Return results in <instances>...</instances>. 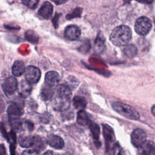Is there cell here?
I'll return each mask as SVG.
<instances>
[{
  "mask_svg": "<svg viewBox=\"0 0 155 155\" xmlns=\"http://www.w3.org/2000/svg\"><path fill=\"white\" fill-rule=\"evenodd\" d=\"M73 104L75 108L81 110L85 108L87 105V101L84 97L76 96L73 99Z\"/></svg>",
  "mask_w": 155,
  "mask_h": 155,
  "instance_id": "obj_23",
  "label": "cell"
},
{
  "mask_svg": "<svg viewBox=\"0 0 155 155\" xmlns=\"http://www.w3.org/2000/svg\"><path fill=\"white\" fill-rule=\"evenodd\" d=\"M57 96L62 98L70 99L71 96V90L70 87L64 84L60 85L57 89Z\"/></svg>",
  "mask_w": 155,
  "mask_h": 155,
  "instance_id": "obj_17",
  "label": "cell"
},
{
  "mask_svg": "<svg viewBox=\"0 0 155 155\" xmlns=\"http://www.w3.org/2000/svg\"><path fill=\"white\" fill-rule=\"evenodd\" d=\"M25 78L31 84L37 83L41 78L40 70L35 66L29 65L25 68Z\"/></svg>",
  "mask_w": 155,
  "mask_h": 155,
  "instance_id": "obj_5",
  "label": "cell"
},
{
  "mask_svg": "<svg viewBox=\"0 0 155 155\" xmlns=\"http://www.w3.org/2000/svg\"><path fill=\"white\" fill-rule=\"evenodd\" d=\"M102 128L103 135L106 143L109 144L112 143L114 140V134L112 128L107 124H103Z\"/></svg>",
  "mask_w": 155,
  "mask_h": 155,
  "instance_id": "obj_15",
  "label": "cell"
},
{
  "mask_svg": "<svg viewBox=\"0 0 155 155\" xmlns=\"http://www.w3.org/2000/svg\"><path fill=\"white\" fill-rule=\"evenodd\" d=\"M146 137L147 135L145 132L140 128H137L135 129L131 133V141L132 144L137 148L144 141H145Z\"/></svg>",
  "mask_w": 155,
  "mask_h": 155,
  "instance_id": "obj_7",
  "label": "cell"
},
{
  "mask_svg": "<svg viewBox=\"0 0 155 155\" xmlns=\"http://www.w3.org/2000/svg\"><path fill=\"white\" fill-rule=\"evenodd\" d=\"M152 27L151 20L145 16H142L139 18L134 25L135 31L139 35L145 36L147 35Z\"/></svg>",
  "mask_w": 155,
  "mask_h": 155,
  "instance_id": "obj_4",
  "label": "cell"
},
{
  "mask_svg": "<svg viewBox=\"0 0 155 155\" xmlns=\"http://www.w3.org/2000/svg\"><path fill=\"white\" fill-rule=\"evenodd\" d=\"M112 107L114 111L122 116L132 120H138L140 115L138 111L131 106L120 102L112 103Z\"/></svg>",
  "mask_w": 155,
  "mask_h": 155,
  "instance_id": "obj_2",
  "label": "cell"
},
{
  "mask_svg": "<svg viewBox=\"0 0 155 155\" xmlns=\"http://www.w3.org/2000/svg\"><path fill=\"white\" fill-rule=\"evenodd\" d=\"M18 85L16 78L10 76L6 78L2 84V88L7 96L12 95L18 90Z\"/></svg>",
  "mask_w": 155,
  "mask_h": 155,
  "instance_id": "obj_6",
  "label": "cell"
},
{
  "mask_svg": "<svg viewBox=\"0 0 155 155\" xmlns=\"http://www.w3.org/2000/svg\"><path fill=\"white\" fill-rule=\"evenodd\" d=\"M151 112L153 114V115L155 116V105L153 106V107L151 108Z\"/></svg>",
  "mask_w": 155,
  "mask_h": 155,
  "instance_id": "obj_33",
  "label": "cell"
},
{
  "mask_svg": "<svg viewBox=\"0 0 155 155\" xmlns=\"http://www.w3.org/2000/svg\"><path fill=\"white\" fill-rule=\"evenodd\" d=\"M136 1L140 3L145 4H151L154 1V0H136Z\"/></svg>",
  "mask_w": 155,
  "mask_h": 155,
  "instance_id": "obj_31",
  "label": "cell"
},
{
  "mask_svg": "<svg viewBox=\"0 0 155 155\" xmlns=\"http://www.w3.org/2000/svg\"><path fill=\"white\" fill-rule=\"evenodd\" d=\"M46 142L47 144L55 149L60 150L64 147V140L57 135L51 134L48 136L46 139Z\"/></svg>",
  "mask_w": 155,
  "mask_h": 155,
  "instance_id": "obj_12",
  "label": "cell"
},
{
  "mask_svg": "<svg viewBox=\"0 0 155 155\" xmlns=\"http://www.w3.org/2000/svg\"><path fill=\"white\" fill-rule=\"evenodd\" d=\"M131 38V31L127 25L116 27L111 32L110 39L111 42L116 46L126 45Z\"/></svg>",
  "mask_w": 155,
  "mask_h": 155,
  "instance_id": "obj_1",
  "label": "cell"
},
{
  "mask_svg": "<svg viewBox=\"0 0 155 155\" xmlns=\"http://www.w3.org/2000/svg\"><path fill=\"white\" fill-rule=\"evenodd\" d=\"M139 155H155V145L150 140L144 141L137 147Z\"/></svg>",
  "mask_w": 155,
  "mask_h": 155,
  "instance_id": "obj_9",
  "label": "cell"
},
{
  "mask_svg": "<svg viewBox=\"0 0 155 155\" xmlns=\"http://www.w3.org/2000/svg\"><path fill=\"white\" fill-rule=\"evenodd\" d=\"M81 34V29L76 25H70L65 28L64 36L70 41L77 40L80 37Z\"/></svg>",
  "mask_w": 155,
  "mask_h": 155,
  "instance_id": "obj_8",
  "label": "cell"
},
{
  "mask_svg": "<svg viewBox=\"0 0 155 155\" xmlns=\"http://www.w3.org/2000/svg\"><path fill=\"white\" fill-rule=\"evenodd\" d=\"M7 140L10 143V155H15L16 145V136L13 131H11L9 133H8V137Z\"/></svg>",
  "mask_w": 155,
  "mask_h": 155,
  "instance_id": "obj_21",
  "label": "cell"
},
{
  "mask_svg": "<svg viewBox=\"0 0 155 155\" xmlns=\"http://www.w3.org/2000/svg\"><path fill=\"white\" fill-rule=\"evenodd\" d=\"M60 76L59 73L55 71H48L45 76V82L46 85L54 87L57 86L60 81Z\"/></svg>",
  "mask_w": 155,
  "mask_h": 155,
  "instance_id": "obj_10",
  "label": "cell"
},
{
  "mask_svg": "<svg viewBox=\"0 0 155 155\" xmlns=\"http://www.w3.org/2000/svg\"><path fill=\"white\" fill-rule=\"evenodd\" d=\"M35 142V137L32 136H25L20 137L19 143L20 146L24 148H30L33 147Z\"/></svg>",
  "mask_w": 155,
  "mask_h": 155,
  "instance_id": "obj_20",
  "label": "cell"
},
{
  "mask_svg": "<svg viewBox=\"0 0 155 155\" xmlns=\"http://www.w3.org/2000/svg\"><path fill=\"white\" fill-rule=\"evenodd\" d=\"M85 44H84L83 45H82L81 47V48H80V51L81 52H84V53H87L89 49L90 48V43L87 41V42L84 43Z\"/></svg>",
  "mask_w": 155,
  "mask_h": 155,
  "instance_id": "obj_28",
  "label": "cell"
},
{
  "mask_svg": "<svg viewBox=\"0 0 155 155\" xmlns=\"http://www.w3.org/2000/svg\"><path fill=\"white\" fill-rule=\"evenodd\" d=\"M60 16V14H56L55 15V16L53 18V25H54V28H57L58 27V19Z\"/></svg>",
  "mask_w": 155,
  "mask_h": 155,
  "instance_id": "obj_29",
  "label": "cell"
},
{
  "mask_svg": "<svg viewBox=\"0 0 155 155\" xmlns=\"http://www.w3.org/2000/svg\"><path fill=\"white\" fill-rule=\"evenodd\" d=\"M54 94L53 87H50L47 85L43 87L41 90V97L44 100H50L52 98Z\"/></svg>",
  "mask_w": 155,
  "mask_h": 155,
  "instance_id": "obj_24",
  "label": "cell"
},
{
  "mask_svg": "<svg viewBox=\"0 0 155 155\" xmlns=\"http://www.w3.org/2000/svg\"><path fill=\"white\" fill-rule=\"evenodd\" d=\"M137 48L133 44H127L123 49V53L128 58H134L137 54Z\"/></svg>",
  "mask_w": 155,
  "mask_h": 155,
  "instance_id": "obj_19",
  "label": "cell"
},
{
  "mask_svg": "<svg viewBox=\"0 0 155 155\" xmlns=\"http://www.w3.org/2000/svg\"><path fill=\"white\" fill-rule=\"evenodd\" d=\"M82 11V9L81 8L77 7L75 9H74V10L71 13L68 14L67 15L66 18L68 19H73V18H74L81 17Z\"/></svg>",
  "mask_w": 155,
  "mask_h": 155,
  "instance_id": "obj_27",
  "label": "cell"
},
{
  "mask_svg": "<svg viewBox=\"0 0 155 155\" xmlns=\"http://www.w3.org/2000/svg\"><path fill=\"white\" fill-rule=\"evenodd\" d=\"M89 128L90 130L92 133L93 137L95 140V144L97 147H99L100 145V142L99 141V134H100V128L99 125L91 121H90L89 123Z\"/></svg>",
  "mask_w": 155,
  "mask_h": 155,
  "instance_id": "obj_18",
  "label": "cell"
},
{
  "mask_svg": "<svg viewBox=\"0 0 155 155\" xmlns=\"http://www.w3.org/2000/svg\"><path fill=\"white\" fill-rule=\"evenodd\" d=\"M51 1L57 5H61L66 2L68 0H51Z\"/></svg>",
  "mask_w": 155,
  "mask_h": 155,
  "instance_id": "obj_32",
  "label": "cell"
},
{
  "mask_svg": "<svg viewBox=\"0 0 155 155\" xmlns=\"http://www.w3.org/2000/svg\"><path fill=\"white\" fill-rule=\"evenodd\" d=\"M95 49L99 53H102L105 49V44L104 39L98 36L95 41Z\"/></svg>",
  "mask_w": 155,
  "mask_h": 155,
  "instance_id": "obj_25",
  "label": "cell"
},
{
  "mask_svg": "<svg viewBox=\"0 0 155 155\" xmlns=\"http://www.w3.org/2000/svg\"><path fill=\"white\" fill-rule=\"evenodd\" d=\"M0 155H7L5 147L3 144H0Z\"/></svg>",
  "mask_w": 155,
  "mask_h": 155,
  "instance_id": "obj_30",
  "label": "cell"
},
{
  "mask_svg": "<svg viewBox=\"0 0 155 155\" xmlns=\"http://www.w3.org/2000/svg\"><path fill=\"white\" fill-rule=\"evenodd\" d=\"M19 94L21 96L23 97H26L31 93V85L30 82H28L27 80H22L18 87Z\"/></svg>",
  "mask_w": 155,
  "mask_h": 155,
  "instance_id": "obj_14",
  "label": "cell"
},
{
  "mask_svg": "<svg viewBox=\"0 0 155 155\" xmlns=\"http://www.w3.org/2000/svg\"><path fill=\"white\" fill-rule=\"evenodd\" d=\"M7 113L11 127L15 130H19L21 127V109L16 104L10 105L7 108Z\"/></svg>",
  "mask_w": 155,
  "mask_h": 155,
  "instance_id": "obj_3",
  "label": "cell"
},
{
  "mask_svg": "<svg viewBox=\"0 0 155 155\" xmlns=\"http://www.w3.org/2000/svg\"><path fill=\"white\" fill-rule=\"evenodd\" d=\"M39 2V0H22V3L31 9H35Z\"/></svg>",
  "mask_w": 155,
  "mask_h": 155,
  "instance_id": "obj_26",
  "label": "cell"
},
{
  "mask_svg": "<svg viewBox=\"0 0 155 155\" xmlns=\"http://www.w3.org/2000/svg\"><path fill=\"white\" fill-rule=\"evenodd\" d=\"M53 12V7L52 4L48 1H45L42 4L41 7L39 9L38 14L42 18L48 19L51 17Z\"/></svg>",
  "mask_w": 155,
  "mask_h": 155,
  "instance_id": "obj_11",
  "label": "cell"
},
{
  "mask_svg": "<svg viewBox=\"0 0 155 155\" xmlns=\"http://www.w3.org/2000/svg\"><path fill=\"white\" fill-rule=\"evenodd\" d=\"M53 107L57 111H64L70 107V99L57 97L53 101Z\"/></svg>",
  "mask_w": 155,
  "mask_h": 155,
  "instance_id": "obj_13",
  "label": "cell"
},
{
  "mask_svg": "<svg viewBox=\"0 0 155 155\" xmlns=\"http://www.w3.org/2000/svg\"><path fill=\"white\" fill-rule=\"evenodd\" d=\"M90 120L87 113L84 110H81L78 112L77 114V122L79 125L84 126L88 124Z\"/></svg>",
  "mask_w": 155,
  "mask_h": 155,
  "instance_id": "obj_22",
  "label": "cell"
},
{
  "mask_svg": "<svg viewBox=\"0 0 155 155\" xmlns=\"http://www.w3.org/2000/svg\"><path fill=\"white\" fill-rule=\"evenodd\" d=\"M25 64L22 61H16L12 68V73L15 76H20L25 73Z\"/></svg>",
  "mask_w": 155,
  "mask_h": 155,
  "instance_id": "obj_16",
  "label": "cell"
}]
</instances>
